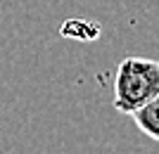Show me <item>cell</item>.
Segmentation results:
<instances>
[{
  "label": "cell",
  "mask_w": 159,
  "mask_h": 154,
  "mask_svg": "<svg viewBox=\"0 0 159 154\" xmlns=\"http://www.w3.org/2000/svg\"><path fill=\"white\" fill-rule=\"evenodd\" d=\"M159 97V64L145 57H126L119 62L114 76V107L131 114L147 100Z\"/></svg>",
  "instance_id": "cell-1"
},
{
  "label": "cell",
  "mask_w": 159,
  "mask_h": 154,
  "mask_svg": "<svg viewBox=\"0 0 159 154\" xmlns=\"http://www.w3.org/2000/svg\"><path fill=\"white\" fill-rule=\"evenodd\" d=\"M157 112H159V97L147 100L143 107L131 112L135 126H138L150 140H159V116H157Z\"/></svg>",
  "instance_id": "cell-2"
}]
</instances>
